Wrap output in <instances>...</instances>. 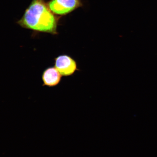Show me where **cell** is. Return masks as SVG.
Segmentation results:
<instances>
[{
  "instance_id": "cell-3",
  "label": "cell",
  "mask_w": 157,
  "mask_h": 157,
  "mask_svg": "<svg viewBox=\"0 0 157 157\" xmlns=\"http://www.w3.org/2000/svg\"><path fill=\"white\" fill-rule=\"evenodd\" d=\"M55 67L62 76L71 75L77 69L75 60L66 55H61L55 59Z\"/></svg>"
},
{
  "instance_id": "cell-2",
  "label": "cell",
  "mask_w": 157,
  "mask_h": 157,
  "mask_svg": "<svg viewBox=\"0 0 157 157\" xmlns=\"http://www.w3.org/2000/svg\"><path fill=\"white\" fill-rule=\"evenodd\" d=\"M48 5L54 14L64 16L82 7V3L81 0H51Z\"/></svg>"
},
{
  "instance_id": "cell-1",
  "label": "cell",
  "mask_w": 157,
  "mask_h": 157,
  "mask_svg": "<svg viewBox=\"0 0 157 157\" xmlns=\"http://www.w3.org/2000/svg\"><path fill=\"white\" fill-rule=\"evenodd\" d=\"M58 18L44 0H33L17 24L36 32L58 34Z\"/></svg>"
},
{
  "instance_id": "cell-4",
  "label": "cell",
  "mask_w": 157,
  "mask_h": 157,
  "mask_svg": "<svg viewBox=\"0 0 157 157\" xmlns=\"http://www.w3.org/2000/svg\"><path fill=\"white\" fill-rule=\"evenodd\" d=\"M61 78V75L56 67L47 68L42 75L43 86L52 87L57 85L59 83Z\"/></svg>"
}]
</instances>
